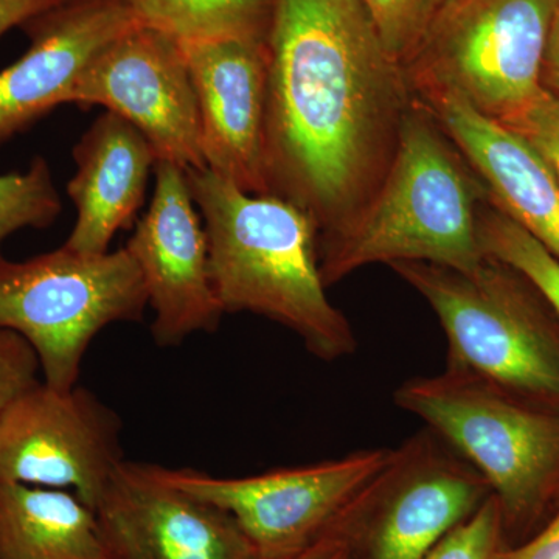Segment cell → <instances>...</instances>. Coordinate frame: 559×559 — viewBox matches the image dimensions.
Returning <instances> with one entry per match:
<instances>
[{
	"mask_svg": "<svg viewBox=\"0 0 559 559\" xmlns=\"http://www.w3.org/2000/svg\"><path fill=\"white\" fill-rule=\"evenodd\" d=\"M540 83H543V87H546L547 91L559 98V11L554 25H551Z\"/></svg>",
	"mask_w": 559,
	"mask_h": 559,
	"instance_id": "cell-29",
	"label": "cell"
},
{
	"mask_svg": "<svg viewBox=\"0 0 559 559\" xmlns=\"http://www.w3.org/2000/svg\"><path fill=\"white\" fill-rule=\"evenodd\" d=\"M154 193L124 248L142 275L157 347L213 333L226 314L213 288L207 234L187 173L157 160Z\"/></svg>",
	"mask_w": 559,
	"mask_h": 559,
	"instance_id": "cell-12",
	"label": "cell"
},
{
	"mask_svg": "<svg viewBox=\"0 0 559 559\" xmlns=\"http://www.w3.org/2000/svg\"><path fill=\"white\" fill-rule=\"evenodd\" d=\"M503 538L502 510L491 495L469 520L452 530L425 559H496L506 546Z\"/></svg>",
	"mask_w": 559,
	"mask_h": 559,
	"instance_id": "cell-23",
	"label": "cell"
},
{
	"mask_svg": "<svg viewBox=\"0 0 559 559\" xmlns=\"http://www.w3.org/2000/svg\"><path fill=\"white\" fill-rule=\"evenodd\" d=\"M0 559H106L94 509L66 489L0 480Z\"/></svg>",
	"mask_w": 559,
	"mask_h": 559,
	"instance_id": "cell-18",
	"label": "cell"
},
{
	"mask_svg": "<svg viewBox=\"0 0 559 559\" xmlns=\"http://www.w3.org/2000/svg\"><path fill=\"white\" fill-rule=\"evenodd\" d=\"M489 194L428 106L412 98L380 189L355 223L319 248L326 288L359 267L404 261L469 271L487 259L479 238Z\"/></svg>",
	"mask_w": 559,
	"mask_h": 559,
	"instance_id": "cell-3",
	"label": "cell"
},
{
	"mask_svg": "<svg viewBox=\"0 0 559 559\" xmlns=\"http://www.w3.org/2000/svg\"><path fill=\"white\" fill-rule=\"evenodd\" d=\"M502 124L518 132L538 151L559 186V98L557 95L543 87L527 108Z\"/></svg>",
	"mask_w": 559,
	"mask_h": 559,
	"instance_id": "cell-24",
	"label": "cell"
},
{
	"mask_svg": "<svg viewBox=\"0 0 559 559\" xmlns=\"http://www.w3.org/2000/svg\"><path fill=\"white\" fill-rule=\"evenodd\" d=\"M491 495L479 471L426 428L356 499L352 559H425Z\"/></svg>",
	"mask_w": 559,
	"mask_h": 559,
	"instance_id": "cell-8",
	"label": "cell"
},
{
	"mask_svg": "<svg viewBox=\"0 0 559 559\" xmlns=\"http://www.w3.org/2000/svg\"><path fill=\"white\" fill-rule=\"evenodd\" d=\"M38 356L16 333L0 330V411L39 381Z\"/></svg>",
	"mask_w": 559,
	"mask_h": 559,
	"instance_id": "cell-25",
	"label": "cell"
},
{
	"mask_svg": "<svg viewBox=\"0 0 559 559\" xmlns=\"http://www.w3.org/2000/svg\"><path fill=\"white\" fill-rule=\"evenodd\" d=\"M479 238L484 252L527 280L559 319V261L491 198L480 212Z\"/></svg>",
	"mask_w": 559,
	"mask_h": 559,
	"instance_id": "cell-20",
	"label": "cell"
},
{
	"mask_svg": "<svg viewBox=\"0 0 559 559\" xmlns=\"http://www.w3.org/2000/svg\"><path fill=\"white\" fill-rule=\"evenodd\" d=\"M444 2L447 0H362L390 57L403 69Z\"/></svg>",
	"mask_w": 559,
	"mask_h": 559,
	"instance_id": "cell-22",
	"label": "cell"
},
{
	"mask_svg": "<svg viewBox=\"0 0 559 559\" xmlns=\"http://www.w3.org/2000/svg\"><path fill=\"white\" fill-rule=\"evenodd\" d=\"M393 400L479 471L506 533L528 527L558 498L559 409L448 366L403 382Z\"/></svg>",
	"mask_w": 559,
	"mask_h": 559,
	"instance_id": "cell-5",
	"label": "cell"
},
{
	"mask_svg": "<svg viewBox=\"0 0 559 559\" xmlns=\"http://www.w3.org/2000/svg\"><path fill=\"white\" fill-rule=\"evenodd\" d=\"M198 108L205 168L252 194L270 193L267 40L180 44Z\"/></svg>",
	"mask_w": 559,
	"mask_h": 559,
	"instance_id": "cell-14",
	"label": "cell"
},
{
	"mask_svg": "<svg viewBox=\"0 0 559 559\" xmlns=\"http://www.w3.org/2000/svg\"><path fill=\"white\" fill-rule=\"evenodd\" d=\"M66 2L69 0H0V38L11 28L25 27Z\"/></svg>",
	"mask_w": 559,
	"mask_h": 559,
	"instance_id": "cell-27",
	"label": "cell"
},
{
	"mask_svg": "<svg viewBox=\"0 0 559 559\" xmlns=\"http://www.w3.org/2000/svg\"><path fill=\"white\" fill-rule=\"evenodd\" d=\"M120 433L90 390L38 381L0 411V480L66 489L94 509L124 462Z\"/></svg>",
	"mask_w": 559,
	"mask_h": 559,
	"instance_id": "cell-10",
	"label": "cell"
},
{
	"mask_svg": "<svg viewBox=\"0 0 559 559\" xmlns=\"http://www.w3.org/2000/svg\"><path fill=\"white\" fill-rule=\"evenodd\" d=\"M419 102L465 154L491 201L559 261V186L538 151L457 97L436 95Z\"/></svg>",
	"mask_w": 559,
	"mask_h": 559,
	"instance_id": "cell-16",
	"label": "cell"
},
{
	"mask_svg": "<svg viewBox=\"0 0 559 559\" xmlns=\"http://www.w3.org/2000/svg\"><path fill=\"white\" fill-rule=\"evenodd\" d=\"M76 171L68 194L76 221L66 248L109 252L120 230L130 229L145 202L157 154L132 124L117 114H100L72 150Z\"/></svg>",
	"mask_w": 559,
	"mask_h": 559,
	"instance_id": "cell-17",
	"label": "cell"
},
{
	"mask_svg": "<svg viewBox=\"0 0 559 559\" xmlns=\"http://www.w3.org/2000/svg\"><path fill=\"white\" fill-rule=\"evenodd\" d=\"M395 450L377 448L312 465L248 477L164 468L165 477L230 514L261 559L304 550L340 520L362 489L389 465Z\"/></svg>",
	"mask_w": 559,
	"mask_h": 559,
	"instance_id": "cell-9",
	"label": "cell"
},
{
	"mask_svg": "<svg viewBox=\"0 0 559 559\" xmlns=\"http://www.w3.org/2000/svg\"><path fill=\"white\" fill-rule=\"evenodd\" d=\"M270 193L340 237L380 189L412 98L362 0H274L270 35Z\"/></svg>",
	"mask_w": 559,
	"mask_h": 559,
	"instance_id": "cell-1",
	"label": "cell"
},
{
	"mask_svg": "<svg viewBox=\"0 0 559 559\" xmlns=\"http://www.w3.org/2000/svg\"><path fill=\"white\" fill-rule=\"evenodd\" d=\"M138 24L127 0H69L28 22L31 46L0 70V148L68 105L92 58Z\"/></svg>",
	"mask_w": 559,
	"mask_h": 559,
	"instance_id": "cell-15",
	"label": "cell"
},
{
	"mask_svg": "<svg viewBox=\"0 0 559 559\" xmlns=\"http://www.w3.org/2000/svg\"><path fill=\"white\" fill-rule=\"evenodd\" d=\"M186 173L204 221L213 288L224 312L274 320L326 362L353 355L358 342L326 296L310 213L275 194L248 193L207 168Z\"/></svg>",
	"mask_w": 559,
	"mask_h": 559,
	"instance_id": "cell-2",
	"label": "cell"
},
{
	"mask_svg": "<svg viewBox=\"0 0 559 559\" xmlns=\"http://www.w3.org/2000/svg\"><path fill=\"white\" fill-rule=\"evenodd\" d=\"M496 559H559V511L546 528L521 546H503Z\"/></svg>",
	"mask_w": 559,
	"mask_h": 559,
	"instance_id": "cell-28",
	"label": "cell"
},
{
	"mask_svg": "<svg viewBox=\"0 0 559 559\" xmlns=\"http://www.w3.org/2000/svg\"><path fill=\"white\" fill-rule=\"evenodd\" d=\"M356 499L341 514L340 520L331 525L329 532L323 533L304 550L282 559H352L353 513H355Z\"/></svg>",
	"mask_w": 559,
	"mask_h": 559,
	"instance_id": "cell-26",
	"label": "cell"
},
{
	"mask_svg": "<svg viewBox=\"0 0 559 559\" xmlns=\"http://www.w3.org/2000/svg\"><path fill=\"white\" fill-rule=\"evenodd\" d=\"M61 213L60 193L46 157H33L25 171L0 175V257L16 231L47 229Z\"/></svg>",
	"mask_w": 559,
	"mask_h": 559,
	"instance_id": "cell-21",
	"label": "cell"
},
{
	"mask_svg": "<svg viewBox=\"0 0 559 559\" xmlns=\"http://www.w3.org/2000/svg\"><path fill=\"white\" fill-rule=\"evenodd\" d=\"M140 25L179 44L267 40L274 0H127Z\"/></svg>",
	"mask_w": 559,
	"mask_h": 559,
	"instance_id": "cell-19",
	"label": "cell"
},
{
	"mask_svg": "<svg viewBox=\"0 0 559 559\" xmlns=\"http://www.w3.org/2000/svg\"><path fill=\"white\" fill-rule=\"evenodd\" d=\"M106 559H261L238 522L165 477L124 460L94 507Z\"/></svg>",
	"mask_w": 559,
	"mask_h": 559,
	"instance_id": "cell-13",
	"label": "cell"
},
{
	"mask_svg": "<svg viewBox=\"0 0 559 559\" xmlns=\"http://www.w3.org/2000/svg\"><path fill=\"white\" fill-rule=\"evenodd\" d=\"M146 308L127 248L91 255L62 245L28 260L0 257V330L31 345L51 388H75L92 341L114 323L140 322Z\"/></svg>",
	"mask_w": 559,
	"mask_h": 559,
	"instance_id": "cell-7",
	"label": "cell"
},
{
	"mask_svg": "<svg viewBox=\"0 0 559 559\" xmlns=\"http://www.w3.org/2000/svg\"><path fill=\"white\" fill-rule=\"evenodd\" d=\"M558 498H559V495H558Z\"/></svg>",
	"mask_w": 559,
	"mask_h": 559,
	"instance_id": "cell-30",
	"label": "cell"
},
{
	"mask_svg": "<svg viewBox=\"0 0 559 559\" xmlns=\"http://www.w3.org/2000/svg\"><path fill=\"white\" fill-rule=\"evenodd\" d=\"M68 105L100 106L148 140L157 160L204 170L200 108L178 40L145 25L114 39L83 69Z\"/></svg>",
	"mask_w": 559,
	"mask_h": 559,
	"instance_id": "cell-11",
	"label": "cell"
},
{
	"mask_svg": "<svg viewBox=\"0 0 559 559\" xmlns=\"http://www.w3.org/2000/svg\"><path fill=\"white\" fill-rule=\"evenodd\" d=\"M559 0H447L404 75L415 98L452 95L507 123L543 90Z\"/></svg>",
	"mask_w": 559,
	"mask_h": 559,
	"instance_id": "cell-6",
	"label": "cell"
},
{
	"mask_svg": "<svg viewBox=\"0 0 559 559\" xmlns=\"http://www.w3.org/2000/svg\"><path fill=\"white\" fill-rule=\"evenodd\" d=\"M390 267L439 318L448 367L559 409V319L527 280L488 255L469 271L421 261Z\"/></svg>",
	"mask_w": 559,
	"mask_h": 559,
	"instance_id": "cell-4",
	"label": "cell"
}]
</instances>
